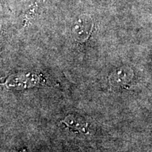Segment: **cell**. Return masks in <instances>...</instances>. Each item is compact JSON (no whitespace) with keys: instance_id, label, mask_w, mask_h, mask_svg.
Segmentation results:
<instances>
[{"instance_id":"cell-1","label":"cell","mask_w":152,"mask_h":152,"mask_svg":"<svg viewBox=\"0 0 152 152\" xmlns=\"http://www.w3.org/2000/svg\"><path fill=\"white\" fill-rule=\"evenodd\" d=\"M93 21L91 18L83 15L76 20L73 27V34L77 40L83 42L86 40L92 33Z\"/></svg>"},{"instance_id":"cell-2","label":"cell","mask_w":152,"mask_h":152,"mask_svg":"<svg viewBox=\"0 0 152 152\" xmlns=\"http://www.w3.org/2000/svg\"><path fill=\"white\" fill-rule=\"evenodd\" d=\"M61 123H64L66 126L69 127L72 130H75L80 132H87V124L81 118L73 115H68L61 121Z\"/></svg>"}]
</instances>
